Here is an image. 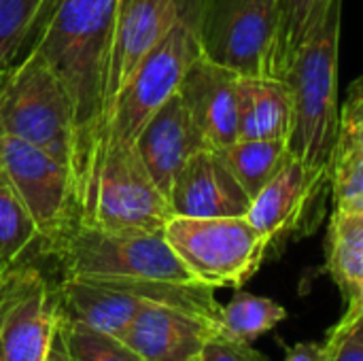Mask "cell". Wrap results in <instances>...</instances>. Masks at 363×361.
<instances>
[{"mask_svg":"<svg viewBox=\"0 0 363 361\" xmlns=\"http://www.w3.org/2000/svg\"><path fill=\"white\" fill-rule=\"evenodd\" d=\"M204 147L211 145L198 130L179 91L155 111L136 138V149L145 162V168L166 198L177 172Z\"/></svg>","mask_w":363,"mask_h":361,"instance_id":"cell-16","label":"cell"},{"mask_svg":"<svg viewBox=\"0 0 363 361\" xmlns=\"http://www.w3.org/2000/svg\"><path fill=\"white\" fill-rule=\"evenodd\" d=\"M238 79L236 70L202 53L181 81V98L198 130L215 149H225L238 140Z\"/></svg>","mask_w":363,"mask_h":361,"instance_id":"cell-15","label":"cell"},{"mask_svg":"<svg viewBox=\"0 0 363 361\" xmlns=\"http://www.w3.org/2000/svg\"><path fill=\"white\" fill-rule=\"evenodd\" d=\"M363 123V77L351 85L349 100L340 109V130H351ZM338 130V132H340Z\"/></svg>","mask_w":363,"mask_h":361,"instance_id":"cell-28","label":"cell"},{"mask_svg":"<svg viewBox=\"0 0 363 361\" xmlns=\"http://www.w3.org/2000/svg\"><path fill=\"white\" fill-rule=\"evenodd\" d=\"M325 270L340 289L347 311H363V213L332 211Z\"/></svg>","mask_w":363,"mask_h":361,"instance_id":"cell-18","label":"cell"},{"mask_svg":"<svg viewBox=\"0 0 363 361\" xmlns=\"http://www.w3.org/2000/svg\"><path fill=\"white\" fill-rule=\"evenodd\" d=\"M43 361H70V353H68V343H66V330H64V311H60V317L55 321L47 353Z\"/></svg>","mask_w":363,"mask_h":361,"instance_id":"cell-29","label":"cell"},{"mask_svg":"<svg viewBox=\"0 0 363 361\" xmlns=\"http://www.w3.org/2000/svg\"><path fill=\"white\" fill-rule=\"evenodd\" d=\"M332 200V168H315L289 157L283 170L253 198L247 219L279 251L287 240L317 228Z\"/></svg>","mask_w":363,"mask_h":361,"instance_id":"cell-8","label":"cell"},{"mask_svg":"<svg viewBox=\"0 0 363 361\" xmlns=\"http://www.w3.org/2000/svg\"><path fill=\"white\" fill-rule=\"evenodd\" d=\"M38 240L36 223L0 168V264L13 266Z\"/></svg>","mask_w":363,"mask_h":361,"instance_id":"cell-23","label":"cell"},{"mask_svg":"<svg viewBox=\"0 0 363 361\" xmlns=\"http://www.w3.org/2000/svg\"><path fill=\"white\" fill-rule=\"evenodd\" d=\"M219 334V323L164 304H147L121 332V340L145 361H191Z\"/></svg>","mask_w":363,"mask_h":361,"instance_id":"cell-14","label":"cell"},{"mask_svg":"<svg viewBox=\"0 0 363 361\" xmlns=\"http://www.w3.org/2000/svg\"><path fill=\"white\" fill-rule=\"evenodd\" d=\"M62 304L57 289L32 266L0 272V345L4 361H43Z\"/></svg>","mask_w":363,"mask_h":361,"instance_id":"cell-11","label":"cell"},{"mask_svg":"<svg viewBox=\"0 0 363 361\" xmlns=\"http://www.w3.org/2000/svg\"><path fill=\"white\" fill-rule=\"evenodd\" d=\"M334 0H281L277 34L266 62V77L285 79L300 47L317 30Z\"/></svg>","mask_w":363,"mask_h":361,"instance_id":"cell-19","label":"cell"},{"mask_svg":"<svg viewBox=\"0 0 363 361\" xmlns=\"http://www.w3.org/2000/svg\"><path fill=\"white\" fill-rule=\"evenodd\" d=\"M281 0H208L202 51L242 77H266Z\"/></svg>","mask_w":363,"mask_h":361,"instance_id":"cell-9","label":"cell"},{"mask_svg":"<svg viewBox=\"0 0 363 361\" xmlns=\"http://www.w3.org/2000/svg\"><path fill=\"white\" fill-rule=\"evenodd\" d=\"M219 151L251 200L283 170L291 157L289 145L283 138L236 140Z\"/></svg>","mask_w":363,"mask_h":361,"instance_id":"cell-20","label":"cell"},{"mask_svg":"<svg viewBox=\"0 0 363 361\" xmlns=\"http://www.w3.org/2000/svg\"><path fill=\"white\" fill-rule=\"evenodd\" d=\"M285 361H323V343H298L287 347Z\"/></svg>","mask_w":363,"mask_h":361,"instance_id":"cell-30","label":"cell"},{"mask_svg":"<svg viewBox=\"0 0 363 361\" xmlns=\"http://www.w3.org/2000/svg\"><path fill=\"white\" fill-rule=\"evenodd\" d=\"M168 200L174 217L194 219L247 217L253 202L215 147L200 149L183 164Z\"/></svg>","mask_w":363,"mask_h":361,"instance_id":"cell-13","label":"cell"},{"mask_svg":"<svg viewBox=\"0 0 363 361\" xmlns=\"http://www.w3.org/2000/svg\"><path fill=\"white\" fill-rule=\"evenodd\" d=\"M0 134L47 151L70 172L72 123L68 102L53 72L34 53L13 64L0 83Z\"/></svg>","mask_w":363,"mask_h":361,"instance_id":"cell-6","label":"cell"},{"mask_svg":"<svg viewBox=\"0 0 363 361\" xmlns=\"http://www.w3.org/2000/svg\"><path fill=\"white\" fill-rule=\"evenodd\" d=\"M291 132V94L285 79H238V140L283 138Z\"/></svg>","mask_w":363,"mask_h":361,"instance_id":"cell-17","label":"cell"},{"mask_svg":"<svg viewBox=\"0 0 363 361\" xmlns=\"http://www.w3.org/2000/svg\"><path fill=\"white\" fill-rule=\"evenodd\" d=\"M38 240L40 253L55 260L62 279L200 283L172 251L164 232H113L77 221L53 236Z\"/></svg>","mask_w":363,"mask_h":361,"instance_id":"cell-3","label":"cell"},{"mask_svg":"<svg viewBox=\"0 0 363 361\" xmlns=\"http://www.w3.org/2000/svg\"><path fill=\"white\" fill-rule=\"evenodd\" d=\"M285 319L287 311L274 300L249 291H236L234 298L221 306L219 334L230 340L251 345Z\"/></svg>","mask_w":363,"mask_h":361,"instance_id":"cell-21","label":"cell"},{"mask_svg":"<svg viewBox=\"0 0 363 361\" xmlns=\"http://www.w3.org/2000/svg\"><path fill=\"white\" fill-rule=\"evenodd\" d=\"M340 21L342 0H334L323 21L300 47L285 77L291 94L289 153L315 168H332L340 130Z\"/></svg>","mask_w":363,"mask_h":361,"instance_id":"cell-2","label":"cell"},{"mask_svg":"<svg viewBox=\"0 0 363 361\" xmlns=\"http://www.w3.org/2000/svg\"><path fill=\"white\" fill-rule=\"evenodd\" d=\"M53 2L55 0H0V40L13 64L32 51Z\"/></svg>","mask_w":363,"mask_h":361,"instance_id":"cell-22","label":"cell"},{"mask_svg":"<svg viewBox=\"0 0 363 361\" xmlns=\"http://www.w3.org/2000/svg\"><path fill=\"white\" fill-rule=\"evenodd\" d=\"M0 361H4L2 360V345H0Z\"/></svg>","mask_w":363,"mask_h":361,"instance_id":"cell-33","label":"cell"},{"mask_svg":"<svg viewBox=\"0 0 363 361\" xmlns=\"http://www.w3.org/2000/svg\"><path fill=\"white\" fill-rule=\"evenodd\" d=\"M353 149H363V123L351 130H340L338 132V140L334 147V153H342V151H353Z\"/></svg>","mask_w":363,"mask_h":361,"instance_id":"cell-31","label":"cell"},{"mask_svg":"<svg viewBox=\"0 0 363 361\" xmlns=\"http://www.w3.org/2000/svg\"><path fill=\"white\" fill-rule=\"evenodd\" d=\"M191 361H200V357H196V360H191Z\"/></svg>","mask_w":363,"mask_h":361,"instance_id":"cell-35","label":"cell"},{"mask_svg":"<svg viewBox=\"0 0 363 361\" xmlns=\"http://www.w3.org/2000/svg\"><path fill=\"white\" fill-rule=\"evenodd\" d=\"M121 0H55L30 53L57 79L70 111V179L81 223L91 221L104 151L108 60Z\"/></svg>","mask_w":363,"mask_h":361,"instance_id":"cell-1","label":"cell"},{"mask_svg":"<svg viewBox=\"0 0 363 361\" xmlns=\"http://www.w3.org/2000/svg\"><path fill=\"white\" fill-rule=\"evenodd\" d=\"M332 206L363 213V149L332 155Z\"/></svg>","mask_w":363,"mask_h":361,"instance_id":"cell-25","label":"cell"},{"mask_svg":"<svg viewBox=\"0 0 363 361\" xmlns=\"http://www.w3.org/2000/svg\"><path fill=\"white\" fill-rule=\"evenodd\" d=\"M200 361H268L259 351H255L251 345L247 343H236L230 340L221 334L213 336L202 353H200Z\"/></svg>","mask_w":363,"mask_h":361,"instance_id":"cell-27","label":"cell"},{"mask_svg":"<svg viewBox=\"0 0 363 361\" xmlns=\"http://www.w3.org/2000/svg\"><path fill=\"white\" fill-rule=\"evenodd\" d=\"M323 361H363V311H347L328 332Z\"/></svg>","mask_w":363,"mask_h":361,"instance_id":"cell-26","label":"cell"},{"mask_svg":"<svg viewBox=\"0 0 363 361\" xmlns=\"http://www.w3.org/2000/svg\"><path fill=\"white\" fill-rule=\"evenodd\" d=\"M0 168L30 211L38 238H49L81 221L70 172L47 151L0 134Z\"/></svg>","mask_w":363,"mask_h":361,"instance_id":"cell-10","label":"cell"},{"mask_svg":"<svg viewBox=\"0 0 363 361\" xmlns=\"http://www.w3.org/2000/svg\"><path fill=\"white\" fill-rule=\"evenodd\" d=\"M62 311L94 330L121 336L147 304L183 309L219 323L221 304L215 289L153 279H62L57 285Z\"/></svg>","mask_w":363,"mask_h":361,"instance_id":"cell-4","label":"cell"},{"mask_svg":"<svg viewBox=\"0 0 363 361\" xmlns=\"http://www.w3.org/2000/svg\"><path fill=\"white\" fill-rule=\"evenodd\" d=\"M172 217L170 200L145 168L136 145H108L87 226L113 232H164Z\"/></svg>","mask_w":363,"mask_h":361,"instance_id":"cell-7","label":"cell"},{"mask_svg":"<svg viewBox=\"0 0 363 361\" xmlns=\"http://www.w3.org/2000/svg\"><path fill=\"white\" fill-rule=\"evenodd\" d=\"M64 330L70 361H145L119 336L94 330L64 313Z\"/></svg>","mask_w":363,"mask_h":361,"instance_id":"cell-24","label":"cell"},{"mask_svg":"<svg viewBox=\"0 0 363 361\" xmlns=\"http://www.w3.org/2000/svg\"><path fill=\"white\" fill-rule=\"evenodd\" d=\"M2 270H4V266H2V264H0V272H2Z\"/></svg>","mask_w":363,"mask_h":361,"instance_id":"cell-34","label":"cell"},{"mask_svg":"<svg viewBox=\"0 0 363 361\" xmlns=\"http://www.w3.org/2000/svg\"><path fill=\"white\" fill-rule=\"evenodd\" d=\"M164 236L196 281L213 289H240L270 253L247 217H172Z\"/></svg>","mask_w":363,"mask_h":361,"instance_id":"cell-5","label":"cell"},{"mask_svg":"<svg viewBox=\"0 0 363 361\" xmlns=\"http://www.w3.org/2000/svg\"><path fill=\"white\" fill-rule=\"evenodd\" d=\"M179 19V0H121L108 60L104 98V143L111 113L143 60ZM104 153V151H102ZM102 166V164H100Z\"/></svg>","mask_w":363,"mask_h":361,"instance_id":"cell-12","label":"cell"},{"mask_svg":"<svg viewBox=\"0 0 363 361\" xmlns=\"http://www.w3.org/2000/svg\"><path fill=\"white\" fill-rule=\"evenodd\" d=\"M11 66H13L11 55H9L6 47L2 45V40H0V83H2V79H4V74L9 72V68H11Z\"/></svg>","mask_w":363,"mask_h":361,"instance_id":"cell-32","label":"cell"}]
</instances>
